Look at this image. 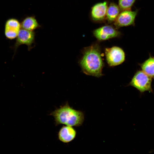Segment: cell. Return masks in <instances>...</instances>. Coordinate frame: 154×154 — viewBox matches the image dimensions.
Segmentation results:
<instances>
[{"instance_id": "obj_1", "label": "cell", "mask_w": 154, "mask_h": 154, "mask_svg": "<svg viewBox=\"0 0 154 154\" xmlns=\"http://www.w3.org/2000/svg\"><path fill=\"white\" fill-rule=\"evenodd\" d=\"M80 63L83 72L87 75L99 77L103 75L104 64L100 47L98 42L85 48Z\"/></svg>"}, {"instance_id": "obj_14", "label": "cell", "mask_w": 154, "mask_h": 154, "mask_svg": "<svg viewBox=\"0 0 154 154\" xmlns=\"http://www.w3.org/2000/svg\"><path fill=\"white\" fill-rule=\"evenodd\" d=\"M137 0H118V6L121 11L131 10Z\"/></svg>"}, {"instance_id": "obj_12", "label": "cell", "mask_w": 154, "mask_h": 154, "mask_svg": "<svg viewBox=\"0 0 154 154\" xmlns=\"http://www.w3.org/2000/svg\"><path fill=\"white\" fill-rule=\"evenodd\" d=\"M149 55L147 59L139 64L143 72L154 79V57Z\"/></svg>"}, {"instance_id": "obj_7", "label": "cell", "mask_w": 154, "mask_h": 154, "mask_svg": "<svg viewBox=\"0 0 154 154\" xmlns=\"http://www.w3.org/2000/svg\"><path fill=\"white\" fill-rule=\"evenodd\" d=\"M108 5V2L105 1L97 3L92 7L90 15L93 21L101 23L106 20Z\"/></svg>"}, {"instance_id": "obj_11", "label": "cell", "mask_w": 154, "mask_h": 154, "mask_svg": "<svg viewBox=\"0 0 154 154\" xmlns=\"http://www.w3.org/2000/svg\"><path fill=\"white\" fill-rule=\"evenodd\" d=\"M120 11L118 5L114 2L110 3L108 6L106 15V20L108 23H113Z\"/></svg>"}, {"instance_id": "obj_13", "label": "cell", "mask_w": 154, "mask_h": 154, "mask_svg": "<svg viewBox=\"0 0 154 154\" xmlns=\"http://www.w3.org/2000/svg\"><path fill=\"white\" fill-rule=\"evenodd\" d=\"M21 25L22 29L30 31H33L40 27L34 16L25 18L21 23Z\"/></svg>"}, {"instance_id": "obj_8", "label": "cell", "mask_w": 154, "mask_h": 154, "mask_svg": "<svg viewBox=\"0 0 154 154\" xmlns=\"http://www.w3.org/2000/svg\"><path fill=\"white\" fill-rule=\"evenodd\" d=\"M35 37V33L34 31L21 29L14 45L15 51L22 44L26 45L30 48L34 41Z\"/></svg>"}, {"instance_id": "obj_9", "label": "cell", "mask_w": 154, "mask_h": 154, "mask_svg": "<svg viewBox=\"0 0 154 154\" xmlns=\"http://www.w3.org/2000/svg\"><path fill=\"white\" fill-rule=\"evenodd\" d=\"M21 28V23L17 19L14 18L9 19L5 23V35L9 39H14L17 37Z\"/></svg>"}, {"instance_id": "obj_5", "label": "cell", "mask_w": 154, "mask_h": 154, "mask_svg": "<svg viewBox=\"0 0 154 154\" xmlns=\"http://www.w3.org/2000/svg\"><path fill=\"white\" fill-rule=\"evenodd\" d=\"M107 62L111 66L121 64L125 60V53L121 48L114 46L110 48H106L105 51Z\"/></svg>"}, {"instance_id": "obj_4", "label": "cell", "mask_w": 154, "mask_h": 154, "mask_svg": "<svg viewBox=\"0 0 154 154\" xmlns=\"http://www.w3.org/2000/svg\"><path fill=\"white\" fill-rule=\"evenodd\" d=\"M93 34L99 41H102L109 39L119 37L121 33L114 26L106 25L94 29Z\"/></svg>"}, {"instance_id": "obj_6", "label": "cell", "mask_w": 154, "mask_h": 154, "mask_svg": "<svg viewBox=\"0 0 154 154\" xmlns=\"http://www.w3.org/2000/svg\"><path fill=\"white\" fill-rule=\"evenodd\" d=\"M138 11L137 9L133 11L131 10L121 11L113 23L114 26L118 29L124 27L134 26Z\"/></svg>"}, {"instance_id": "obj_3", "label": "cell", "mask_w": 154, "mask_h": 154, "mask_svg": "<svg viewBox=\"0 0 154 154\" xmlns=\"http://www.w3.org/2000/svg\"><path fill=\"white\" fill-rule=\"evenodd\" d=\"M152 80V78L142 70H138L135 74L129 85L135 88L141 94L146 91L153 93Z\"/></svg>"}, {"instance_id": "obj_2", "label": "cell", "mask_w": 154, "mask_h": 154, "mask_svg": "<svg viewBox=\"0 0 154 154\" xmlns=\"http://www.w3.org/2000/svg\"><path fill=\"white\" fill-rule=\"evenodd\" d=\"M50 115L53 117L56 126L63 124L79 127L82 125L84 119V113L71 107L67 102L51 112Z\"/></svg>"}, {"instance_id": "obj_10", "label": "cell", "mask_w": 154, "mask_h": 154, "mask_svg": "<svg viewBox=\"0 0 154 154\" xmlns=\"http://www.w3.org/2000/svg\"><path fill=\"white\" fill-rule=\"evenodd\" d=\"M76 131L72 126H63L58 133V139L64 143H69L73 141L76 137Z\"/></svg>"}]
</instances>
